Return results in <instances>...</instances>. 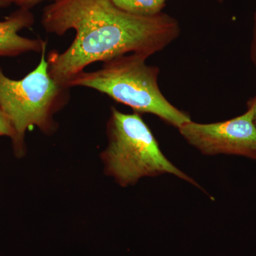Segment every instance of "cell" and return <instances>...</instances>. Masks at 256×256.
<instances>
[{"mask_svg":"<svg viewBox=\"0 0 256 256\" xmlns=\"http://www.w3.org/2000/svg\"><path fill=\"white\" fill-rule=\"evenodd\" d=\"M44 1H52L55 2L60 0H13V3L18 6V8L30 10L34 6Z\"/></svg>","mask_w":256,"mask_h":256,"instance_id":"9c48e42d","label":"cell"},{"mask_svg":"<svg viewBox=\"0 0 256 256\" xmlns=\"http://www.w3.org/2000/svg\"><path fill=\"white\" fill-rule=\"evenodd\" d=\"M148 58L144 55L128 54L106 60L98 70L78 74L68 87L94 89L138 114H154L178 129L191 118L163 95L158 85L160 68L146 64Z\"/></svg>","mask_w":256,"mask_h":256,"instance_id":"7a4b0ae2","label":"cell"},{"mask_svg":"<svg viewBox=\"0 0 256 256\" xmlns=\"http://www.w3.org/2000/svg\"><path fill=\"white\" fill-rule=\"evenodd\" d=\"M120 10L139 16H154L162 12L166 0H110Z\"/></svg>","mask_w":256,"mask_h":256,"instance_id":"52a82bcc","label":"cell"},{"mask_svg":"<svg viewBox=\"0 0 256 256\" xmlns=\"http://www.w3.org/2000/svg\"><path fill=\"white\" fill-rule=\"evenodd\" d=\"M46 47L36 68L20 80L10 78L0 67V109L14 128L12 141L18 156L25 154L24 138L28 129L36 127L47 136L57 130L54 116L70 98V88L60 85L48 73Z\"/></svg>","mask_w":256,"mask_h":256,"instance_id":"277c9868","label":"cell"},{"mask_svg":"<svg viewBox=\"0 0 256 256\" xmlns=\"http://www.w3.org/2000/svg\"><path fill=\"white\" fill-rule=\"evenodd\" d=\"M13 0H0V8L12 4ZM35 22L31 11L18 8V10L0 22V57H14L24 54L42 53L47 46L46 40L20 36L18 32L30 28Z\"/></svg>","mask_w":256,"mask_h":256,"instance_id":"8992f818","label":"cell"},{"mask_svg":"<svg viewBox=\"0 0 256 256\" xmlns=\"http://www.w3.org/2000/svg\"><path fill=\"white\" fill-rule=\"evenodd\" d=\"M250 58L256 66V12L254 16V28H252V44H250Z\"/></svg>","mask_w":256,"mask_h":256,"instance_id":"30bf717a","label":"cell"},{"mask_svg":"<svg viewBox=\"0 0 256 256\" xmlns=\"http://www.w3.org/2000/svg\"><path fill=\"white\" fill-rule=\"evenodd\" d=\"M106 133L108 144L100 159L106 175L120 186H131L142 178L169 174L198 186L165 156L140 114H124L111 108Z\"/></svg>","mask_w":256,"mask_h":256,"instance_id":"3957f363","label":"cell"},{"mask_svg":"<svg viewBox=\"0 0 256 256\" xmlns=\"http://www.w3.org/2000/svg\"><path fill=\"white\" fill-rule=\"evenodd\" d=\"M178 130L185 140L202 154H234L256 160V128L249 109L224 122L202 124L190 120Z\"/></svg>","mask_w":256,"mask_h":256,"instance_id":"5b68a950","label":"cell"},{"mask_svg":"<svg viewBox=\"0 0 256 256\" xmlns=\"http://www.w3.org/2000/svg\"><path fill=\"white\" fill-rule=\"evenodd\" d=\"M0 136H5L13 140L14 130L10 119L4 112L0 109Z\"/></svg>","mask_w":256,"mask_h":256,"instance_id":"ba28073f","label":"cell"},{"mask_svg":"<svg viewBox=\"0 0 256 256\" xmlns=\"http://www.w3.org/2000/svg\"><path fill=\"white\" fill-rule=\"evenodd\" d=\"M42 24L45 31L58 36L70 30L76 32L68 48L62 53L50 52L46 56L50 77L66 88L90 64L128 54L149 58L172 43L181 32L178 20L166 13L129 14L110 0L52 2L44 9Z\"/></svg>","mask_w":256,"mask_h":256,"instance_id":"6da1fadb","label":"cell"},{"mask_svg":"<svg viewBox=\"0 0 256 256\" xmlns=\"http://www.w3.org/2000/svg\"><path fill=\"white\" fill-rule=\"evenodd\" d=\"M248 109L250 110L252 112V122L256 128V94L254 98H252L248 102Z\"/></svg>","mask_w":256,"mask_h":256,"instance_id":"8fae6325","label":"cell"}]
</instances>
